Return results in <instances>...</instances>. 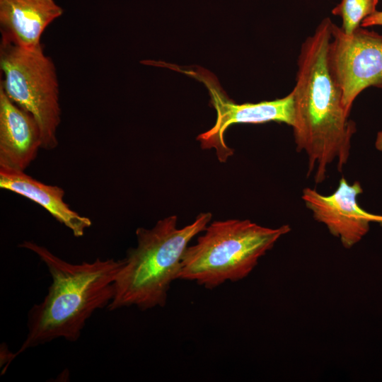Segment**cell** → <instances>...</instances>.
<instances>
[{
  "label": "cell",
  "instance_id": "obj_2",
  "mask_svg": "<svg viewBox=\"0 0 382 382\" xmlns=\"http://www.w3.org/2000/svg\"><path fill=\"white\" fill-rule=\"evenodd\" d=\"M19 247L40 258L52 282L43 300L28 312V334L15 358L58 338L77 341L93 313L108 307L112 301L114 282L125 265L124 258L71 263L32 241H25Z\"/></svg>",
  "mask_w": 382,
  "mask_h": 382
},
{
  "label": "cell",
  "instance_id": "obj_9",
  "mask_svg": "<svg viewBox=\"0 0 382 382\" xmlns=\"http://www.w3.org/2000/svg\"><path fill=\"white\" fill-rule=\"evenodd\" d=\"M40 149L42 136L37 121L0 87V167L25 171Z\"/></svg>",
  "mask_w": 382,
  "mask_h": 382
},
{
  "label": "cell",
  "instance_id": "obj_6",
  "mask_svg": "<svg viewBox=\"0 0 382 382\" xmlns=\"http://www.w3.org/2000/svg\"><path fill=\"white\" fill-rule=\"evenodd\" d=\"M145 64L185 74L204 83L210 96V105L216 110V119L214 126L199 134L197 140L202 149H214L221 163H225L234 152L225 141L226 131L231 125L270 122L284 123L291 127L293 125L294 108L292 92L273 100L238 104L228 98L215 75L203 67L181 66L154 60H146Z\"/></svg>",
  "mask_w": 382,
  "mask_h": 382
},
{
  "label": "cell",
  "instance_id": "obj_14",
  "mask_svg": "<svg viewBox=\"0 0 382 382\" xmlns=\"http://www.w3.org/2000/svg\"><path fill=\"white\" fill-rule=\"evenodd\" d=\"M375 146L378 150L382 151V132L377 134Z\"/></svg>",
  "mask_w": 382,
  "mask_h": 382
},
{
  "label": "cell",
  "instance_id": "obj_3",
  "mask_svg": "<svg viewBox=\"0 0 382 382\" xmlns=\"http://www.w3.org/2000/svg\"><path fill=\"white\" fill-rule=\"evenodd\" d=\"M212 218V213L202 212L193 222L178 228L177 216L171 215L151 228H137V245L127 250L108 310L136 306L146 311L164 306L171 283L178 279L189 243L205 230Z\"/></svg>",
  "mask_w": 382,
  "mask_h": 382
},
{
  "label": "cell",
  "instance_id": "obj_8",
  "mask_svg": "<svg viewBox=\"0 0 382 382\" xmlns=\"http://www.w3.org/2000/svg\"><path fill=\"white\" fill-rule=\"evenodd\" d=\"M362 192L359 181L350 185L342 177L332 194L323 195L306 187L301 199L314 219L323 224L344 248H351L369 231L370 223L382 224V215L367 212L359 205L357 197Z\"/></svg>",
  "mask_w": 382,
  "mask_h": 382
},
{
  "label": "cell",
  "instance_id": "obj_11",
  "mask_svg": "<svg viewBox=\"0 0 382 382\" xmlns=\"http://www.w3.org/2000/svg\"><path fill=\"white\" fill-rule=\"evenodd\" d=\"M0 187L38 204L75 237L83 236L92 224L88 217L79 214L65 202L62 187L45 184L23 170L0 167Z\"/></svg>",
  "mask_w": 382,
  "mask_h": 382
},
{
  "label": "cell",
  "instance_id": "obj_4",
  "mask_svg": "<svg viewBox=\"0 0 382 382\" xmlns=\"http://www.w3.org/2000/svg\"><path fill=\"white\" fill-rule=\"evenodd\" d=\"M290 231L288 224L269 228L248 219L214 221L195 244L186 248L178 279L195 282L208 289L243 279Z\"/></svg>",
  "mask_w": 382,
  "mask_h": 382
},
{
  "label": "cell",
  "instance_id": "obj_7",
  "mask_svg": "<svg viewBox=\"0 0 382 382\" xmlns=\"http://www.w3.org/2000/svg\"><path fill=\"white\" fill-rule=\"evenodd\" d=\"M328 61L348 115L364 90L382 88V35L361 26L347 34L333 23Z\"/></svg>",
  "mask_w": 382,
  "mask_h": 382
},
{
  "label": "cell",
  "instance_id": "obj_5",
  "mask_svg": "<svg viewBox=\"0 0 382 382\" xmlns=\"http://www.w3.org/2000/svg\"><path fill=\"white\" fill-rule=\"evenodd\" d=\"M0 70V87L37 121L42 149H55L62 115L59 86L54 63L45 54L42 45L24 48L1 41Z\"/></svg>",
  "mask_w": 382,
  "mask_h": 382
},
{
  "label": "cell",
  "instance_id": "obj_12",
  "mask_svg": "<svg viewBox=\"0 0 382 382\" xmlns=\"http://www.w3.org/2000/svg\"><path fill=\"white\" fill-rule=\"evenodd\" d=\"M379 0H341L332 13L342 18V30L351 34L361 26L362 21L376 11Z\"/></svg>",
  "mask_w": 382,
  "mask_h": 382
},
{
  "label": "cell",
  "instance_id": "obj_13",
  "mask_svg": "<svg viewBox=\"0 0 382 382\" xmlns=\"http://www.w3.org/2000/svg\"><path fill=\"white\" fill-rule=\"evenodd\" d=\"M374 25H382V11H375L374 13L364 18L361 23V26L363 28Z\"/></svg>",
  "mask_w": 382,
  "mask_h": 382
},
{
  "label": "cell",
  "instance_id": "obj_1",
  "mask_svg": "<svg viewBox=\"0 0 382 382\" xmlns=\"http://www.w3.org/2000/svg\"><path fill=\"white\" fill-rule=\"evenodd\" d=\"M332 22L329 17L318 24L302 43L292 90L291 126L299 152L308 157V173L316 183L326 178L328 166L337 163L341 171L350 155L351 140L357 131L342 105V91L330 72L328 52Z\"/></svg>",
  "mask_w": 382,
  "mask_h": 382
},
{
  "label": "cell",
  "instance_id": "obj_10",
  "mask_svg": "<svg viewBox=\"0 0 382 382\" xmlns=\"http://www.w3.org/2000/svg\"><path fill=\"white\" fill-rule=\"evenodd\" d=\"M62 13L54 0H0L1 41L34 48L42 44L47 27Z\"/></svg>",
  "mask_w": 382,
  "mask_h": 382
}]
</instances>
